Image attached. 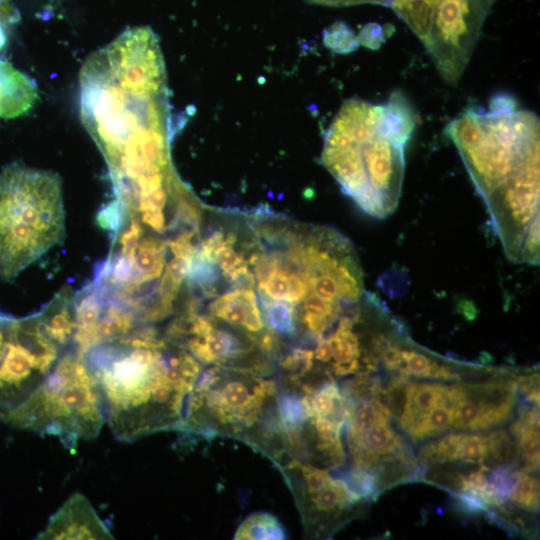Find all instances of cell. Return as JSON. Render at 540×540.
Wrapping results in <instances>:
<instances>
[{
	"label": "cell",
	"mask_w": 540,
	"mask_h": 540,
	"mask_svg": "<svg viewBox=\"0 0 540 540\" xmlns=\"http://www.w3.org/2000/svg\"><path fill=\"white\" fill-rule=\"evenodd\" d=\"M539 128L535 113L506 96L447 125L506 256L517 263L539 262Z\"/></svg>",
	"instance_id": "1"
},
{
	"label": "cell",
	"mask_w": 540,
	"mask_h": 540,
	"mask_svg": "<svg viewBox=\"0 0 540 540\" xmlns=\"http://www.w3.org/2000/svg\"><path fill=\"white\" fill-rule=\"evenodd\" d=\"M119 441L178 431L202 365L153 326L99 344L84 354Z\"/></svg>",
	"instance_id": "2"
},
{
	"label": "cell",
	"mask_w": 540,
	"mask_h": 540,
	"mask_svg": "<svg viewBox=\"0 0 540 540\" xmlns=\"http://www.w3.org/2000/svg\"><path fill=\"white\" fill-rule=\"evenodd\" d=\"M415 125L416 113L401 92L384 104L347 100L331 122L322 164L367 214L385 218L397 208Z\"/></svg>",
	"instance_id": "3"
},
{
	"label": "cell",
	"mask_w": 540,
	"mask_h": 540,
	"mask_svg": "<svg viewBox=\"0 0 540 540\" xmlns=\"http://www.w3.org/2000/svg\"><path fill=\"white\" fill-rule=\"evenodd\" d=\"M278 390L267 376L209 365L188 396L178 431L239 438L277 462L285 455Z\"/></svg>",
	"instance_id": "4"
},
{
	"label": "cell",
	"mask_w": 540,
	"mask_h": 540,
	"mask_svg": "<svg viewBox=\"0 0 540 540\" xmlns=\"http://www.w3.org/2000/svg\"><path fill=\"white\" fill-rule=\"evenodd\" d=\"M64 236L57 173L13 163L0 175V278L14 279Z\"/></svg>",
	"instance_id": "5"
},
{
	"label": "cell",
	"mask_w": 540,
	"mask_h": 540,
	"mask_svg": "<svg viewBox=\"0 0 540 540\" xmlns=\"http://www.w3.org/2000/svg\"><path fill=\"white\" fill-rule=\"evenodd\" d=\"M3 422L56 436L70 450L77 448L79 440L96 438L106 415L98 382L84 355L74 348L67 350L47 378Z\"/></svg>",
	"instance_id": "6"
},
{
	"label": "cell",
	"mask_w": 540,
	"mask_h": 540,
	"mask_svg": "<svg viewBox=\"0 0 540 540\" xmlns=\"http://www.w3.org/2000/svg\"><path fill=\"white\" fill-rule=\"evenodd\" d=\"M40 327L36 315L14 321L0 361V420L26 400L66 352Z\"/></svg>",
	"instance_id": "7"
},
{
	"label": "cell",
	"mask_w": 540,
	"mask_h": 540,
	"mask_svg": "<svg viewBox=\"0 0 540 540\" xmlns=\"http://www.w3.org/2000/svg\"><path fill=\"white\" fill-rule=\"evenodd\" d=\"M495 0H438L425 48L449 83L462 76Z\"/></svg>",
	"instance_id": "8"
},
{
	"label": "cell",
	"mask_w": 540,
	"mask_h": 540,
	"mask_svg": "<svg viewBox=\"0 0 540 540\" xmlns=\"http://www.w3.org/2000/svg\"><path fill=\"white\" fill-rule=\"evenodd\" d=\"M300 511L306 533L317 536L346 510L360 502L345 481L296 459L279 465Z\"/></svg>",
	"instance_id": "9"
},
{
	"label": "cell",
	"mask_w": 540,
	"mask_h": 540,
	"mask_svg": "<svg viewBox=\"0 0 540 540\" xmlns=\"http://www.w3.org/2000/svg\"><path fill=\"white\" fill-rule=\"evenodd\" d=\"M37 539H114L89 500L75 493L50 517Z\"/></svg>",
	"instance_id": "10"
},
{
	"label": "cell",
	"mask_w": 540,
	"mask_h": 540,
	"mask_svg": "<svg viewBox=\"0 0 540 540\" xmlns=\"http://www.w3.org/2000/svg\"><path fill=\"white\" fill-rule=\"evenodd\" d=\"M38 97L36 83L0 58V118H15L27 113Z\"/></svg>",
	"instance_id": "11"
},
{
	"label": "cell",
	"mask_w": 540,
	"mask_h": 540,
	"mask_svg": "<svg viewBox=\"0 0 540 540\" xmlns=\"http://www.w3.org/2000/svg\"><path fill=\"white\" fill-rule=\"evenodd\" d=\"M443 384L414 383L409 392L408 402L399 418L401 428L408 433L424 416L439 404Z\"/></svg>",
	"instance_id": "12"
},
{
	"label": "cell",
	"mask_w": 540,
	"mask_h": 540,
	"mask_svg": "<svg viewBox=\"0 0 540 540\" xmlns=\"http://www.w3.org/2000/svg\"><path fill=\"white\" fill-rule=\"evenodd\" d=\"M437 2L438 0H390L389 6L425 47Z\"/></svg>",
	"instance_id": "13"
},
{
	"label": "cell",
	"mask_w": 540,
	"mask_h": 540,
	"mask_svg": "<svg viewBox=\"0 0 540 540\" xmlns=\"http://www.w3.org/2000/svg\"><path fill=\"white\" fill-rule=\"evenodd\" d=\"M285 531L272 514L257 512L249 515L237 528L234 539H284Z\"/></svg>",
	"instance_id": "14"
},
{
	"label": "cell",
	"mask_w": 540,
	"mask_h": 540,
	"mask_svg": "<svg viewBox=\"0 0 540 540\" xmlns=\"http://www.w3.org/2000/svg\"><path fill=\"white\" fill-rule=\"evenodd\" d=\"M513 483L509 499L517 506L530 512L539 509V481L525 470L512 473Z\"/></svg>",
	"instance_id": "15"
},
{
	"label": "cell",
	"mask_w": 540,
	"mask_h": 540,
	"mask_svg": "<svg viewBox=\"0 0 540 540\" xmlns=\"http://www.w3.org/2000/svg\"><path fill=\"white\" fill-rule=\"evenodd\" d=\"M453 411L451 408L438 404L433 407L424 418L414 426L408 434L414 441H421L428 437L438 435L452 424Z\"/></svg>",
	"instance_id": "16"
},
{
	"label": "cell",
	"mask_w": 540,
	"mask_h": 540,
	"mask_svg": "<svg viewBox=\"0 0 540 540\" xmlns=\"http://www.w3.org/2000/svg\"><path fill=\"white\" fill-rule=\"evenodd\" d=\"M512 434L517 438L519 456L524 460L523 470L536 471L539 468V427L511 426Z\"/></svg>",
	"instance_id": "17"
},
{
	"label": "cell",
	"mask_w": 540,
	"mask_h": 540,
	"mask_svg": "<svg viewBox=\"0 0 540 540\" xmlns=\"http://www.w3.org/2000/svg\"><path fill=\"white\" fill-rule=\"evenodd\" d=\"M413 382L409 376L399 373L392 378L386 389H383L381 398L388 408L391 417L399 420L408 402L410 388Z\"/></svg>",
	"instance_id": "18"
},
{
	"label": "cell",
	"mask_w": 540,
	"mask_h": 540,
	"mask_svg": "<svg viewBox=\"0 0 540 540\" xmlns=\"http://www.w3.org/2000/svg\"><path fill=\"white\" fill-rule=\"evenodd\" d=\"M488 458L498 465L512 466L519 457L518 448L510 436L502 430L490 433L486 437Z\"/></svg>",
	"instance_id": "19"
},
{
	"label": "cell",
	"mask_w": 540,
	"mask_h": 540,
	"mask_svg": "<svg viewBox=\"0 0 540 540\" xmlns=\"http://www.w3.org/2000/svg\"><path fill=\"white\" fill-rule=\"evenodd\" d=\"M456 452L457 460L482 464L488 458L486 437L459 433Z\"/></svg>",
	"instance_id": "20"
},
{
	"label": "cell",
	"mask_w": 540,
	"mask_h": 540,
	"mask_svg": "<svg viewBox=\"0 0 540 540\" xmlns=\"http://www.w3.org/2000/svg\"><path fill=\"white\" fill-rule=\"evenodd\" d=\"M453 411L452 426L457 430H478L481 410L469 394L458 402Z\"/></svg>",
	"instance_id": "21"
},
{
	"label": "cell",
	"mask_w": 540,
	"mask_h": 540,
	"mask_svg": "<svg viewBox=\"0 0 540 540\" xmlns=\"http://www.w3.org/2000/svg\"><path fill=\"white\" fill-rule=\"evenodd\" d=\"M512 466L499 465L488 478L490 493L494 506H500L509 499V493L513 483Z\"/></svg>",
	"instance_id": "22"
},
{
	"label": "cell",
	"mask_w": 540,
	"mask_h": 540,
	"mask_svg": "<svg viewBox=\"0 0 540 540\" xmlns=\"http://www.w3.org/2000/svg\"><path fill=\"white\" fill-rule=\"evenodd\" d=\"M455 500L456 508L464 513L478 514L487 511L489 506L479 495L470 492L460 490L452 496Z\"/></svg>",
	"instance_id": "23"
},
{
	"label": "cell",
	"mask_w": 540,
	"mask_h": 540,
	"mask_svg": "<svg viewBox=\"0 0 540 540\" xmlns=\"http://www.w3.org/2000/svg\"><path fill=\"white\" fill-rule=\"evenodd\" d=\"M517 390L525 395L526 400L539 406V374H520L514 379Z\"/></svg>",
	"instance_id": "24"
},
{
	"label": "cell",
	"mask_w": 540,
	"mask_h": 540,
	"mask_svg": "<svg viewBox=\"0 0 540 540\" xmlns=\"http://www.w3.org/2000/svg\"><path fill=\"white\" fill-rule=\"evenodd\" d=\"M15 319L0 313V361L10 341Z\"/></svg>",
	"instance_id": "25"
},
{
	"label": "cell",
	"mask_w": 540,
	"mask_h": 540,
	"mask_svg": "<svg viewBox=\"0 0 540 540\" xmlns=\"http://www.w3.org/2000/svg\"><path fill=\"white\" fill-rule=\"evenodd\" d=\"M305 1L310 4L333 6V7L350 6V5L364 4V3L381 4V5L390 4V0H305Z\"/></svg>",
	"instance_id": "26"
},
{
	"label": "cell",
	"mask_w": 540,
	"mask_h": 540,
	"mask_svg": "<svg viewBox=\"0 0 540 540\" xmlns=\"http://www.w3.org/2000/svg\"><path fill=\"white\" fill-rule=\"evenodd\" d=\"M13 20V13L0 12V58H3L8 46V24Z\"/></svg>",
	"instance_id": "27"
}]
</instances>
